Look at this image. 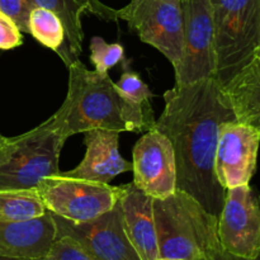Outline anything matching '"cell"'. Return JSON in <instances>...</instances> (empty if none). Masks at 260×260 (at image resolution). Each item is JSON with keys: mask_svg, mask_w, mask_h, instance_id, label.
Masks as SVG:
<instances>
[{"mask_svg": "<svg viewBox=\"0 0 260 260\" xmlns=\"http://www.w3.org/2000/svg\"><path fill=\"white\" fill-rule=\"evenodd\" d=\"M165 108L155 128L169 139L177 165V189L218 217L226 189L215 172L220 129L236 114L225 89L213 78L175 85L164 94Z\"/></svg>", "mask_w": 260, "mask_h": 260, "instance_id": "cell-1", "label": "cell"}, {"mask_svg": "<svg viewBox=\"0 0 260 260\" xmlns=\"http://www.w3.org/2000/svg\"><path fill=\"white\" fill-rule=\"evenodd\" d=\"M68 94L46 123L68 140L90 129L142 132L155 127L151 104H139L119 91L108 74L90 71L80 60L69 66Z\"/></svg>", "mask_w": 260, "mask_h": 260, "instance_id": "cell-2", "label": "cell"}, {"mask_svg": "<svg viewBox=\"0 0 260 260\" xmlns=\"http://www.w3.org/2000/svg\"><path fill=\"white\" fill-rule=\"evenodd\" d=\"M159 253L162 258L205 260L221 248L218 217L182 190L169 197L152 198Z\"/></svg>", "mask_w": 260, "mask_h": 260, "instance_id": "cell-3", "label": "cell"}, {"mask_svg": "<svg viewBox=\"0 0 260 260\" xmlns=\"http://www.w3.org/2000/svg\"><path fill=\"white\" fill-rule=\"evenodd\" d=\"M215 25V80L225 88L260 47V0H210Z\"/></svg>", "mask_w": 260, "mask_h": 260, "instance_id": "cell-4", "label": "cell"}, {"mask_svg": "<svg viewBox=\"0 0 260 260\" xmlns=\"http://www.w3.org/2000/svg\"><path fill=\"white\" fill-rule=\"evenodd\" d=\"M66 139L46 121L8 140L0 150V190L35 189L43 179L60 174V155Z\"/></svg>", "mask_w": 260, "mask_h": 260, "instance_id": "cell-5", "label": "cell"}, {"mask_svg": "<svg viewBox=\"0 0 260 260\" xmlns=\"http://www.w3.org/2000/svg\"><path fill=\"white\" fill-rule=\"evenodd\" d=\"M36 189L48 212L73 222H86L111 211L121 200L123 185L57 174L43 179Z\"/></svg>", "mask_w": 260, "mask_h": 260, "instance_id": "cell-6", "label": "cell"}, {"mask_svg": "<svg viewBox=\"0 0 260 260\" xmlns=\"http://www.w3.org/2000/svg\"><path fill=\"white\" fill-rule=\"evenodd\" d=\"M118 17L142 42L156 48L177 68L184 32L183 0H131L118 9Z\"/></svg>", "mask_w": 260, "mask_h": 260, "instance_id": "cell-7", "label": "cell"}, {"mask_svg": "<svg viewBox=\"0 0 260 260\" xmlns=\"http://www.w3.org/2000/svg\"><path fill=\"white\" fill-rule=\"evenodd\" d=\"M184 32L175 85L215 78V25L210 0H183Z\"/></svg>", "mask_w": 260, "mask_h": 260, "instance_id": "cell-8", "label": "cell"}, {"mask_svg": "<svg viewBox=\"0 0 260 260\" xmlns=\"http://www.w3.org/2000/svg\"><path fill=\"white\" fill-rule=\"evenodd\" d=\"M217 235L225 253L243 259L260 254V190L249 184L226 189Z\"/></svg>", "mask_w": 260, "mask_h": 260, "instance_id": "cell-9", "label": "cell"}, {"mask_svg": "<svg viewBox=\"0 0 260 260\" xmlns=\"http://www.w3.org/2000/svg\"><path fill=\"white\" fill-rule=\"evenodd\" d=\"M51 216L56 238L74 239L94 260H141L124 230L119 201L111 211L86 222H73L53 213Z\"/></svg>", "mask_w": 260, "mask_h": 260, "instance_id": "cell-10", "label": "cell"}, {"mask_svg": "<svg viewBox=\"0 0 260 260\" xmlns=\"http://www.w3.org/2000/svg\"><path fill=\"white\" fill-rule=\"evenodd\" d=\"M134 184L151 198L162 200L177 190V165L169 139L149 129L134 147Z\"/></svg>", "mask_w": 260, "mask_h": 260, "instance_id": "cell-11", "label": "cell"}, {"mask_svg": "<svg viewBox=\"0 0 260 260\" xmlns=\"http://www.w3.org/2000/svg\"><path fill=\"white\" fill-rule=\"evenodd\" d=\"M260 132L249 124L229 121L221 126L215 172L225 189L249 184L256 169Z\"/></svg>", "mask_w": 260, "mask_h": 260, "instance_id": "cell-12", "label": "cell"}, {"mask_svg": "<svg viewBox=\"0 0 260 260\" xmlns=\"http://www.w3.org/2000/svg\"><path fill=\"white\" fill-rule=\"evenodd\" d=\"M84 134L86 151L83 161L75 169L60 172L61 175L109 184L117 175L132 170V162L119 154V132L90 129Z\"/></svg>", "mask_w": 260, "mask_h": 260, "instance_id": "cell-13", "label": "cell"}, {"mask_svg": "<svg viewBox=\"0 0 260 260\" xmlns=\"http://www.w3.org/2000/svg\"><path fill=\"white\" fill-rule=\"evenodd\" d=\"M37 7L46 8L55 13L61 19L65 29V40L57 53L66 66L79 60L83 51V25L81 15L90 13L107 22H117L119 19L118 9L103 4L101 0H35Z\"/></svg>", "mask_w": 260, "mask_h": 260, "instance_id": "cell-14", "label": "cell"}, {"mask_svg": "<svg viewBox=\"0 0 260 260\" xmlns=\"http://www.w3.org/2000/svg\"><path fill=\"white\" fill-rule=\"evenodd\" d=\"M55 239L56 226L50 212L23 222L0 217V256L38 260L47 254Z\"/></svg>", "mask_w": 260, "mask_h": 260, "instance_id": "cell-15", "label": "cell"}, {"mask_svg": "<svg viewBox=\"0 0 260 260\" xmlns=\"http://www.w3.org/2000/svg\"><path fill=\"white\" fill-rule=\"evenodd\" d=\"M119 203L124 230L140 258L141 260L160 258L152 198L139 189L132 182L123 185Z\"/></svg>", "mask_w": 260, "mask_h": 260, "instance_id": "cell-16", "label": "cell"}, {"mask_svg": "<svg viewBox=\"0 0 260 260\" xmlns=\"http://www.w3.org/2000/svg\"><path fill=\"white\" fill-rule=\"evenodd\" d=\"M223 89L238 121L260 132V57L254 58Z\"/></svg>", "mask_w": 260, "mask_h": 260, "instance_id": "cell-17", "label": "cell"}, {"mask_svg": "<svg viewBox=\"0 0 260 260\" xmlns=\"http://www.w3.org/2000/svg\"><path fill=\"white\" fill-rule=\"evenodd\" d=\"M37 189L0 190V217L9 221L35 220L47 213Z\"/></svg>", "mask_w": 260, "mask_h": 260, "instance_id": "cell-18", "label": "cell"}, {"mask_svg": "<svg viewBox=\"0 0 260 260\" xmlns=\"http://www.w3.org/2000/svg\"><path fill=\"white\" fill-rule=\"evenodd\" d=\"M29 33L38 42L55 52L65 40V29L60 18L42 7H36L30 13Z\"/></svg>", "mask_w": 260, "mask_h": 260, "instance_id": "cell-19", "label": "cell"}, {"mask_svg": "<svg viewBox=\"0 0 260 260\" xmlns=\"http://www.w3.org/2000/svg\"><path fill=\"white\" fill-rule=\"evenodd\" d=\"M124 50L121 43H107L104 38L93 37L90 41V60L99 74H108L113 66L122 62Z\"/></svg>", "mask_w": 260, "mask_h": 260, "instance_id": "cell-20", "label": "cell"}, {"mask_svg": "<svg viewBox=\"0 0 260 260\" xmlns=\"http://www.w3.org/2000/svg\"><path fill=\"white\" fill-rule=\"evenodd\" d=\"M122 73L121 79L118 80L117 86H118L119 91L126 96L129 101L135 102L139 104H149L150 99L152 98V93L150 91L149 86L142 81L140 75L135 71H132L128 66V61L126 58L122 60Z\"/></svg>", "mask_w": 260, "mask_h": 260, "instance_id": "cell-21", "label": "cell"}, {"mask_svg": "<svg viewBox=\"0 0 260 260\" xmlns=\"http://www.w3.org/2000/svg\"><path fill=\"white\" fill-rule=\"evenodd\" d=\"M38 260H94L76 243L74 239L69 236L56 238L51 245L50 250L45 256Z\"/></svg>", "mask_w": 260, "mask_h": 260, "instance_id": "cell-22", "label": "cell"}, {"mask_svg": "<svg viewBox=\"0 0 260 260\" xmlns=\"http://www.w3.org/2000/svg\"><path fill=\"white\" fill-rule=\"evenodd\" d=\"M36 7L35 0H0V13L9 17L24 33H29V17Z\"/></svg>", "mask_w": 260, "mask_h": 260, "instance_id": "cell-23", "label": "cell"}, {"mask_svg": "<svg viewBox=\"0 0 260 260\" xmlns=\"http://www.w3.org/2000/svg\"><path fill=\"white\" fill-rule=\"evenodd\" d=\"M23 43L22 32L14 22L0 13V50H13Z\"/></svg>", "mask_w": 260, "mask_h": 260, "instance_id": "cell-24", "label": "cell"}, {"mask_svg": "<svg viewBox=\"0 0 260 260\" xmlns=\"http://www.w3.org/2000/svg\"><path fill=\"white\" fill-rule=\"evenodd\" d=\"M205 260H260V254L254 259H243V258H238V256L231 255V254L225 253L222 249L218 248L216 249V250H213Z\"/></svg>", "mask_w": 260, "mask_h": 260, "instance_id": "cell-25", "label": "cell"}, {"mask_svg": "<svg viewBox=\"0 0 260 260\" xmlns=\"http://www.w3.org/2000/svg\"><path fill=\"white\" fill-rule=\"evenodd\" d=\"M8 140H9V139H8V137H4L2 134H0V150H2L3 147L5 146V145H7Z\"/></svg>", "mask_w": 260, "mask_h": 260, "instance_id": "cell-26", "label": "cell"}, {"mask_svg": "<svg viewBox=\"0 0 260 260\" xmlns=\"http://www.w3.org/2000/svg\"><path fill=\"white\" fill-rule=\"evenodd\" d=\"M0 260H32V259H23V258H9V256H0Z\"/></svg>", "mask_w": 260, "mask_h": 260, "instance_id": "cell-27", "label": "cell"}, {"mask_svg": "<svg viewBox=\"0 0 260 260\" xmlns=\"http://www.w3.org/2000/svg\"><path fill=\"white\" fill-rule=\"evenodd\" d=\"M156 260H187V259H180V258H162V256H160V258H157Z\"/></svg>", "mask_w": 260, "mask_h": 260, "instance_id": "cell-28", "label": "cell"}, {"mask_svg": "<svg viewBox=\"0 0 260 260\" xmlns=\"http://www.w3.org/2000/svg\"><path fill=\"white\" fill-rule=\"evenodd\" d=\"M256 57H260V47L258 48V51H256Z\"/></svg>", "mask_w": 260, "mask_h": 260, "instance_id": "cell-29", "label": "cell"}]
</instances>
